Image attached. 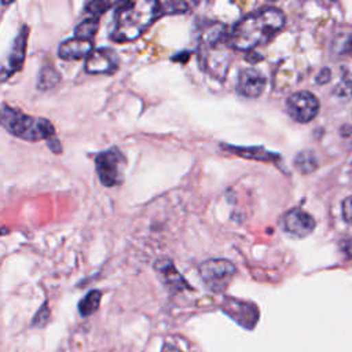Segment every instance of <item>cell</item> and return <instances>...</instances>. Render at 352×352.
I'll return each instance as SVG.
<instances>
[{"instance_id": "cell-1", "label": "cell", "mask_w": 352, "mask_h": 352, "mask_svg": "<svg viewBox=\"0 0 352 352\" xmlns=\"http://www.w3.org/2000/svg\"><path fill=\"white\" fill-rule=\"evenodd\" d=\"M285 14L275 7H263L241 18L231 29L230 45L238 51H250L265 45L285 25Z\"/></svg>"}, {"instance_id": "cell-2", "label": "cell", "mask_w": 352, "mask_h": 352, "mask_svg": "<svg viewBox=\"0 0 352 352\" xmlns=\"http://www.w3.org/2000/svg\"><path fill=\"white\" fill-rule=\"evenodd\" d=\"M161 15V3L136 0L121 3L114 12L111 40L118 43L133 41Z\"/></svg>"}, {"instance_id": "cell-3", "label": "cell", "mask_w": 352, "mask_h": 352, "mask_svg": "<svg viewBox=\"0 0 352 352\" xmlns=\"http://www.w3.org/2000/svg\"><path fill=\"white\" fill-rule=\"evenodd\" d=\"M230 33L226 26L212 22L201 32L199 36V60L202 67L214 78H224L231 60Z\"/></svg>"}, {"instance_id": "cell-4", "label": "cell", "mask_w": 352, "mask_h": 352, "mask_svg": "<svg viewBox=\"0 0 352 352\" xmlns=\"http://www.w3.org/2000/svg\"><path fill=\"white\" fill-rule=\"evenodd\" d=\"M1 124L14 136L29 142L45 139L50 142L55 136L54 125L45 118H36L25 114L23 111L3 104Z\"/></svg>"}, {"instance_id": "cell-5", "label": "cell", "mask_w": 352, "mask_h": 352, "mask_svg": "<svg viewBox=\"0 0 352 352\" xmlns=\"http://www.w3.org/2000/svg\"><path fill=\"white\" fill-rule=\"evenodd\" d=\"M125 164L124 154L116 147L99 153L95 157V166L100 183L106 187L121 184Z\"/></svg>"}, {"instance_id": "cell-6", "label": "cell", "mask_w": 352, "mask_h": 352, "mask_svg": "<svg viewBox=\"0 0 352 352\" xmlns=\"http://www.w3.org/2000/svg\"><path fill=\"white\" fill-rule=\"evenodd\" d=\"M199 275L212 292H223L235 274V265L226 258H210L204 261L199 268Z\"/></svg>"}, {"instance_id": "cell-7", "label": "cell", "mask_w": 352, "mask_h": 352, "mask_svg": "<svg viewBox=\"0 0 352 352\" xmlns=\"http://www.w3.org/2000/svg\"><path fill=\"white\" fill-rule=\"evenodd\" d=\"M286 109L294 121L305 124L316 117L319 111V100L309 91H298L287 98Z\"/></svg>"}, {"instance_id": "cell-8", "label": "cell", "mask_w": 352, "mask_h": 352, "mask_svg": "<svg viewBox=\"0 0 352 352\" xmlns=\"http://www.w3.org/2000/svg\"><path fill=\"white\" fill-rule=\"evenodd\" d=\"M118 67V56L114 50L102 47L94 50L85 60V72L91 74H110Z\"/></svg>"}, {"instance_id": "cell-9", "label": "cell", "mask_w": 352, "mask_h": 352, "mask_svg": "<svg viewBox=\"0 0 352 352\" xmlns=\"http://www.w3.org/2000/svg\"><path fill=\"white\" fill-rule=\"evenodd\" d=\"M282 227L286 232L297 238L309 235L315 228L314 217L302 209H290L282 219Z\"/></svg>"}, {"instance_id": "cell-10", "label": "cell", "mask_w": 352, "mask_h": 352, "mask_svg": "<svg viewBox=\"0 0 352 352\" xmlns=\"http://www.w3.org/2000/svg\"><path fill=\"white\" fill-rule=\"evenodd\" d=\"M221 308L228 316H231L241 326L248 327V329L254 327V324L258 319V311H257L256 305L245 302V301L227 298V300H224Z\"/></svg>"}, {"instance_id": "cell-11", "label": "cell", "mask_w": 352, "mask_h": 352, "mask_svg": "<svg viewBox=\"0 0 352 352\" xmlns=\"http://www.w3.org/2000/svg\"><path fill=\"white\" fill-rule=\"evenodd\" d=\"M265 87V78L264 76L253 69V67H245L239 70L238 81H236V89L241 95L246 98H258Z\"/></svg>"}, {"instance_id": "cell-12", "label": "cell", "mask_w": 352, "mask_h": 352, "mask_svg": "<svg viewBox=\"0 0 352 352\" xmlns=\"http://www.w3.org/2000/svg\"><path fill=\"white\" fill-rule=\"evenodd\" d=\"M92 51H94L92 40L72 37L60 43L58 48V55L60 59L74 60V59H81L84 56L88 58Z\"/></svg>"}, {"instance_id": "cell-13", "label": "cell", "mask_w": 352, "mask_h": 352, "mask_svg": "<svg viewBox=\"0 0 352 352\" xmlns=\"http://www.w3.org/2000/svg\"><path fill=\"white\" fill-rule=\"evenodd\" d=\"M26 40H28V28L22 26L19 34L16 36L14 45L11 48L10 56H8V63L7 66L3 67V80L14 74L22 67L23 59H25V51H26Z\"/></svg>"}, {"instance_id": "cell-14", "label": "cell", "mask_w": 352, "mask_h": 352, "mask_svg": "<svg viewBox=\"0 0 352 352\" xmlns=\"http://www.w3.org/2000/svg\"><path fill=\"white\" fill-rule=\"evenodd\" d=\"M155 271L158 272L160 278L162 279V282L169 286V287H173L176 290H180V289H184V287H188V283L183 279V276L177 272V270L175 268V265L172 264V261L166 260V258H162V260H158L155 263Z\"/></svg>"}, {"instance_id": "cell-15", "label": "cell", "mask_w": 352, "mask_h": 352, "mask_svg": "<svg viewBox=\"0 0 352 352\" xmlns=\"http://www.w3.org/2000/svg\"><path fill=\"white\" fill-rule=\"evenodd\" d=\"M59 81H60V74L55 67L43 66L37 77V88L40 91H47L58 85Z\"/></svg>"}, {"instance_id": "cell-16", "label": "cell", "mask_w": 352, "mask_h": 352, "mask_svg": "<svg viewBox=\"0 0 352 352\" xmlns=\"http://www.w3.org/2000/svg\"><path fill=\"white\" fill-rule=\"evenodd\" d=\"M100 298H102V293L99 290H91L88 294H85V297L78 304L80 315L81 316L92 315L99 308Z\"/></svg>"}, {"instance_id": "cell-17", "label": "cell", "mask_w": 352, "mask_h": 352, "mask_svg": "<svg viewBox=\"0 0 352 352\" xmlns=\"http://www.w3.org/2000/svg\"><path fill=\"white\" fill-rule=\"evenodd\" d=\"M98 28H99V21H98V18L91 16V18H87V19L81 21V22L74 28V33H76V37L85 38V40H91V38L95 36Z\"/></svg>"}, {"instance_id": "cell-18", "label": "cell", "mask_w": 352, "mask_h": 352, "mask_svg": "<svg viewBox=\"0 0 352 352\" xmlns=\"http://www.w3.org/2000/svg\"><path fill=\"white\" fill-rule=\"evenodd\" d=\"M294 165L301 173H311L316 169V158L312 151H301L294 158Z\"/></svg>"}, {"instance_id": "cell-19", "label": "cell", "mask_w": 352, "mask_h": 352, "mask_svg": "<svg viewBox=\"0 0 352 352\" xmlns=\"http://www.w3.org/2000/svg\"><path fill=\"white\" fill-rule=\"evenodd\" d=\"M337 50L340 52H344L349 56H352V32L351 33H342L340 38L337 40Z\"/></svg>"}, {"instance_id": "cell-20", "label": "cell", "mask_w": 352, "mask_h": 352, "mask_svg": "<svg viewBox=\"0 0 352 352\" xmlns=\"http://www.w3.org/2000/svg\"><path fill=\"white\" fill-rule=\"evenodd\" d=\"M111 6H113V3H109V1H91L87 4L85 8L88 12L98 15V14H103L104 11H107Z\"/></svg>"}, {"instance_id": "cell-21", "label": "cell", "mask_w": 352, "mask_h": 352, "mask_svg": "<svg viewBox=\"0 0 352 352\" xmlns=\"http://www.w3.org/2000/svg\"><path fill=\"white\" fill-rule=\"evenodd\" d=\"M48 316H50V311H48V307H47V304H44L40 309H38V312L36 314V316H34V319L32 320V324L33 326H44L45 324V322H47V319H48Z\"/></svg>"}, {"instance_id": "cell-22", "label": "cell", "mask_w": 352, "mask_h": 352, "mask_svg": "<svg viewBox=\"0 0 352 352\" xmlns=\"http://www.w3.org/2000/svg\"><path fill=\"white\" fill-rule=\"evenodd\" d=\"M342 217L348 224L352 226V195L345 198L342 202Z\"/></svg>"}]
</instances>
